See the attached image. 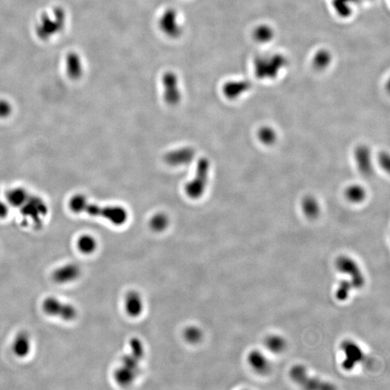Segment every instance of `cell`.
I'll return each instance as SVG.
<instances>
[{
	"instance_id": "27",
	"label": "cell",
	"mask_w": 390,
	"mask_h": 390,
	"mask_svg": "<svg viewBox=\"0 0 390 390\" xmlns=\"http://www.w3.org/2000/svg\"><path fill=\"white\" fill-rule=\"evenodd\" d=\"M96 241L91 236H83L78 241V248L82 253L86 254L93 253L96 249Z\"/></svg>"
},
{
	"instance_id": "21",
	"label": "cell",
	"mask_w": 390,
	"mask_h": 390,
	"mask_svg": "<svg viewBox=\"0 0 390 390\" xmlns=\"http://www.w3.org/2000/svg\"><path fill=\"white\" fill-rule=\"evenodd\" d=\"M126 309L130 315L136 316L141 314L143 309V303L140 296L137 293L131 292L126 299Z\"/></svg>"
},
{
	"instance_id": "25",
	"label": "cell",
	"mask_w": 390,
	"mask_h": 390,
	"mask_svg": "<svg viewBox=\"0 0 390 390\" xmlns=\"http://www.w3.org/2000/svg\"><path fill=\"white\" fill-rule=\"evenodd\" d=\"M332 62V55L329 51L325 49L319 50L315 53L313 58L312 63L314 68L319 70H323L329 67Z\"/></svg>"
},
{
	"instance_id": "17",
	"label": "cell",
	"mask_w": 390,
	"mask_h": 390,
	"mask_svg": "<svg viewBox=\"0 0 390 390\" xmlns=\"http://www.w3.org/2000/svg\"><path fill=\"white\" fill-rule=\"evenodd\" d=\"M31 338L26 332H20L17 335L12 346L13 353L20 358L26 357L31 352Z\"/></svg>"
},
{
	"instance_id": "29",
	"label": "cell",
	"mask_w": 390,
	"mask_h": 390,
	"mask_svg": "<svg viewBox=\"0 0 390 390\" xmlns=\"http://www.w3.org/2000/svg\"><path fill=\"white\" fill-rule=\"evenodd\" d=\"M185 336L189 342L195 343L200 341L202 338V332L198 328L190 327L185 331Z\"/></svg>"
},
{
	"instance_id": "30",
	"label": "cell",
	"mask_w": 390,
	"mask_h": 390,
	"mask_svg": "<svg viewBox=\"0 0 390 390\" xmlns=\"http://www.w3.org/2000/svg\"><path fill=\"white\" fill-rule=\"evenodd\" d=\"M11 110V106L6 101H0V115L6 116Z\"/></svg>"
},
{
	"instance_id": "18",
	"label": "cell",
	"mask_w": 390,
	"mask_h": 390,
	"mask_svg": "<svg viewBox=\"0 0 390 390\" xmlns=\"http://www.w3.org/2000/svg\"><path fill=\"white\" fill-rule=\"evenodd\" d=\"M67 73L72 79H78L83 73V63L78 53H68L66 60Z\"/></svg>"
},
{
	"instance_id": "28",
	"label": "cell",
	"mask_w": 390,
	"mask_h": 390,
	"mask_svg": "<svg viewBox=\"0 0 390 390\" xmlns=\"http://www.w3.org/2000/svg\"><path fill=\"white\" fill-rule=\"evenodd\" d=\"M168 224V217L163 213H158L154 215L150 222V227L155 232H162L165 229Z\"/></svg>"
},
{
	"instance_id": "22",
	"label": "cell",
	"mask_w": 390,
	"mask_h": 390,
	"mask_svg": "<svg viewBox=\"0 0 390 390\" xmlns=\"http://www.w3.org/2000/svg\"><path fill=\"white\" fill-rule=\"evenodd\" d=\"M277 132L271 126H262L257 131V139L261 143L271 146L277 142Z\"/></svg>"
},
{
	"instance_id": "23",
	"label": "cell",
	"mask_w": 390,
	"mask_h": 390,
	"mask_svg": "<svg viewBox=\"0 0 390 390\" xmlns=\"http://www.w3.org/2000/svg\"><path fill=\"white\" fill-rule=\"evenodd\" d=\"M274 32L272 27L262 24L256 27L253 31V37L257 42L267 43L273 39Z\"/></svg>"
},
{
	"instance_id": "10",
	"label": "cell",
	"mask_w": 390,
	"mask_h": 390,
	"mask_svg": "<svg viewBox=\"0 0 390 390\" xmlns=\"http://www.w3.org/2000/svg\"><path fill=\"white\" fill-rule=\"evenodd\" d=\"M354 160L356 167L361 175L371 177L374 173V159L371 149L366 145H361L355 149Z\"/></svg>"
},
{
	"instance_id": "3",
	"label": "cell",
	"mask_w": 390,
	"mask_h": 390,
	"mask_svg": "<svg viewBox=\"0 0 390 390\" xmlns=\"http://www.w3.org/2000/svg\"><path fill=\"white\" fill-rule=\"evenodd\" d=\"M65 23L66 15L63 8H56L51 13H44L36 28L38 37L42 40L48 39L63 31Z\"/></svg>"
},
{
	"instance_id": "14",
	"label": "cell",
	"mask_w": 390,
	"mask_h": 390,
	"mask_svg": "<svg viewBox=\"0 0 390 390\" xmlns=\"http://www.w3.org/2000/svg\"><path fill=\"white\" fill-rule=\"evenodd\" d=\"M195 156V151L192 148H182L169 152L165 155V161L171 165H185L190 163Z\"/></svg>"
},
{
	"instance_id": "6",
	"label": "cell",
	"mask_w": 390,
	"mask_h": 390,
	"mask_svg": "<svg viewBox=\"0 0 390 390\" xmlns=\"http://www.w3.org/2000/svg\"><path fill=\"white\" fill-rule=\"evenodd\" d=\"M42 309L48 316L60 318L63 320H73L78 315V311L73 304L52 296H49L43 300Z\"/></svg>"
},
{
	"instance_id": "5",
	"label": "cell",
	"mask_w": 390,
	"mask_h": 390,
	"mask_svg": "<svg viewBox=\"0 0 390 390\" xmlns=\"http://www.w3.org/2000/svg\"><path fill=\"white\" fill-rule=\"evenodd\" d=\"M209 169L208 159L200 158L197 162L195 177L185 187L186 193L191 198L198 199L203 195L208 181Z\"/></svg>"
},
{
	"instance_id": "16",
	"label": "cell",
	"mask_w": 390,
	"mask_h": 390,
	"mask_svg": "<svg viewBox=\"0 0 390 390\" xmlns=\"http://www.w3.org/2000/svg\"><path fill=\"white\" fill-rule=\"evenodd\" d=\"M300 207L304 216L311 220L319 217L322 210L320 202L312 195L305 196L301 201Z\"/></svg>"
},
{
	"instance_id": "26",
	"label": "cell",
	"mask_w": 390,
	"mask_h": 390,
	"mask_svg": "<svg viewBox=\"0 0 390 390\" xmlns=\"http://www.w3.org/2000/svg\"><path fill=\"white\" fill-rule=\"evenodd\" d=\"M355 290L352 283L348 279L340 281L336 291V297L338 301H346L351 296V292Z\"/></svg>"
},
{
	"instance_id": "15",
	"label": "cell",
	"mask_w": 390,
	"mask_h": 390,
	"mask_svg": "<svg viewBox=\"0 0 390 390\" xmlns=\"http://www.w3.org/2000/svg\"><path fill=\"white\" fill-rule=\"evenodd\" d=\"M252 85L248 80H232L227 82L222 87V92L229 99L234 100L239 98L244 93L250 90Z\"/></svg>"
},
{
	"instance_id": "8",
	"label": "cell",
	"mask_w": 390,
	"mask_h": 390,
	"mask_svg": "<svg viewBox=\"0 0 390 390\" xmlns=\"http://www.w3.org/2000/svg\"><path fill=\"white\" fill-rule=\"evenodd\" d=\"M291 379L306 389H331L332 386L320 379L313 377L304 366L296 365L290 371Z\"/></svg>"
},
{
	"instance_id": "2",
	"label": "cell",
	"mask_w": 390,
	"mask_h": 390,
	"mask_svg": "<svg viewBox=\"0 0 390 390\" xmlns=\"http://www.w3.org/2000/svg\"><path fill=\"white\" fill-rule=\"evenodd\" d=\"M286 63L285 57L280 53L261 55L254 60V73L258 79H274L285 68Z\"/></svg>"
},
{
	"instance_id": "31",
	"label": "cell",
	"mask_w": 390,
	"mask_h": 390,
	"mask_svg": "<svg viewBox=\"0 0 390 390\" xmlns=\"http://www.w3.org/2000/svg\"><path fill=\"white\" fill-rule=\"evenodd\" d=\"M379 159L380 164H381L384 168H385V167H386V169L389 168V157L388 154H381V155H380Z\"/></svg>"
},
{
	"instance_id": "9",
	"label": "cell",
	"mask_w": 390,
	"mask_h": 390,
	"mask_svg": "<svg viewBox=\"0 0 390 390\" xmlns=\"http://www.w3.org/2000/svg\"><path fill=\"white\" fill-rule=\"evenodd\" d=\"M159 28L169 38L180 37L182 34V26L177 11L173 8H169L164 11L159 20Z\"/></svg>"
},
{
	"instance_id": "11",
	"label": "cell",
	"mask_w": 390,
	"mask_h": 390,
	"mask_svg": "<svg viewBox=\"0 0 390 390\" xmlns=\"http://www.w3.org/2000/svg\"><path fill=\"white\" fill-rule=\"evenodd\" d=\"M164 100L169 105L178 104L181 100V92L177 75L173 72H166L162 77Z\"/></svg>"
},
{
	"instance_id": "19",
	"label": "cell",
	"mask_w": 390,
	"mask_h": 390,
	"mask_svg": "<svg viewBox=\"0 0 390 390\" xmlns=\"http://www.w3.org/2000/svg\"><path fill=\"white\" fill-rule=\"evenodd\" d=\"M345 197L351 203L360 204L366 200L367 192L363 186L353 184L345 190Z\"/></svg>"
},
{
	"instance_id": "20",
	"label": "cell",
	"mask_w": 390,
	"mask_h": 390,
	"mask_svg": "<svg viewBox=\"0 0 390 390\" xmlns=\"http://www.w3.org/2000/svg\"><path fill=\"white\" fill-rule=\"evenodd\" d=\"M264 346L269 352L280 354L286 351L287 342L285 338L279 335H270L266 338Z\"/></svg>"
},
{
	"instance_id": "13",
	"label": "cell",
	"mask_w": 390,
	"mask_h": 390,
	"mask_svg": "<svg viewBox=\"0 0 390 390\" xmlns=\"http://www.w3.org/2000/svg\"><path fill=\"white\" fill-rule=\"evenodd\" d=\"M248 364L257 374H268L271 369V363L268 358L259 350H253L248 355Z\"/></svg>"
},
{
	"instance_id": "24",
	"label": "cell",
	"mask_w": 390,
	"mask_h": 390,
	"mask_svg": "<svg viewBox=\"0 0 390 390\" xmlns=\"http://www.w3.org/2000/svg\"><path fill=\"white\" fill-rule=\"evenodd\" d=\"M357 0H333L332 5L338 16L348 18L352 13L353 6Z\"/></svg>"
},
{
	"instance_id": "12",
	"label": "cell",
	"mask_w": 390,
	"mask_h": 390,
	"mask_svg": "<svg viewBox=\"0 0 390 390\" xmlns=\"http://www.w3.org/2000/svg\"><path fill=\"white\" fill-rule=\"evenodd\" d=\"M80 267L74 263L63 264L53 271V281L58 284H65L72 283L79 277Z\"/></svg>"
},
{
	"instance_id": "4",
	"label": "cell",
	"mask_w": 390,
	"mask_h": 390,
	"mask_svg": "<svg viewBox=\"0 0 390 390\" xmlns=\"http://www.w3.org/2000/svg\"><path fill=\"white\" fill-rule=\"evenodd\" d=\"M336 267L338 272L346 276V279L352 283L355 290L361 289L366 284L364 272L359 263L352 257L341 255L336 261Z\"/></svg>"
},
{
	"instance_id": "7",
	"label": "cell",
	"mask_w": 390,
	"mask_h": 390,
	"mask_svg": "<svg viewBox=\"0 0 390 390\" xmlns=\"http://www.w3.org/2000/svg\"><path fill=\"white\" fill-rule=\"evenodd\" d=\"M341 351L344 356L342 367L346 371H352L358 365L366 361V354L358 343L346 340L341 343Z\"/></svg>"
},
{
	"instance_id": "1",
	"label": "cell",
	"mask_w": 390,
	"mask_h": 390,
	"mask_svg": "<svg viewBox=\"0 0 390 390\" xmlns=\"http://www.w3.org/2000/svg\"><path fill=\"white\" fill-rule=\"evenodd\" d=\"M70 207L75 212H84L95 216H100L108 219L112 224L121 226L127 220V212L125 209L117 206L101 207L89 203L86 199L81 196L73 197L70 201Z\"/></svg>"
}]
</instances>
